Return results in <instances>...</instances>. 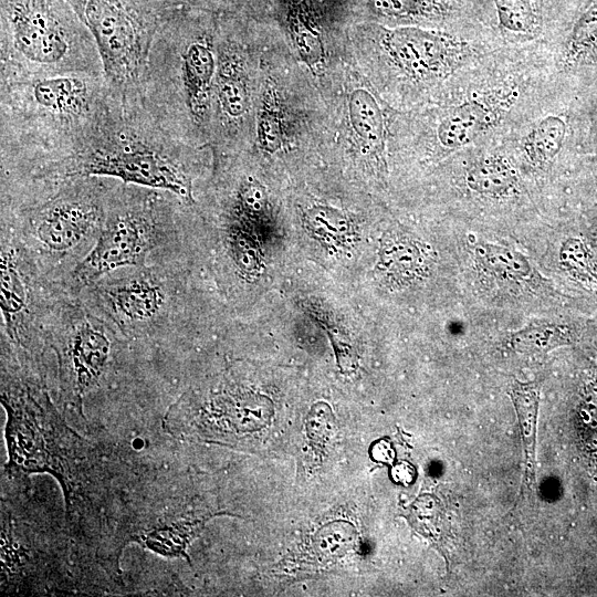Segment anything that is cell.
I'll use <instances>...</instances> for the list:
<instances>
[{"label":"cell","instance_id":"30","mask_svg":"<svg viewBox=\"0 0 597 597\" xmlns=\"http://www.w3.org/2000/svg\"><path fill=\"white\" fill-rule=\"evenodd\" d=\"M305 423L308 438L323 444L334 431L335 418L326 402H317L311 408Z\"/></svg>","mask_w":597,"mask_h":597},{"label":"cell","instance_id":"12","mask_svg":"<svg viewBox=\"0 0 597 597\" xmlns=\"http://www.w3.org/2000/svg\"><path fill=\"white\" fill-rule=\"evenodd\" d=\"M12 240L2 234L1 239V312L6 332L12 339L20 341L24 336L28 321L31 317L33 289L30 279L27 255L22 254Z\"/></svg>","mask_w":597,"mask_h":597},{"label":"cell","instance_id":"33","mask_svg":"<svg viewBox=\"0 0 597 597\" xmlns=\"http://www.w3.org/2000/svg\"><path fill=\"white\" fill-rule=\"evenodd\" d=\"M419 0H375L377 9L387 14H407L411 12Z\"/></svg>","mask_w":597,"mask_h":597},{"label":"cell","instance_id":"26","mask_svg":"<svg viewBox=\"0 0 597 597\" xmlns=\"http://www.w3.org/2000/svg\"><path fill=\"white\" fill-rule=\"evenodd\" d=\"M268 202L266 189L258 179L251 176L241 179L235 191L234 207L241 218L250 221L259 220L264 216Z\"/></svg>","mask_w":597,"mask_h":597},{"label":"cell","instance_id":"22","mask_svg":"<svg viewBox=\"0 0 597 597\" xmlns=\"http://www.w3.org/2000/svg\"><path fill=\"white\" fill-rule=\"evenodd\" d=\"M308 229L323 241L336 244L343 242L350 233L348 219L338 210L315 206L305 213Z\"/></svg>","mask_w":597,"mask_h":597},{"label":"cell","instance_id":"28","mask_svg":"<svg viewBox=\"0 0 597 597\" xmlns=\"http://www.w3.org/2000/svg\"><path fill=\"white\" fill-rule=\"evenodd\" d=\"M512 399L517 410L526 450L533 453L534 432L538 408V395L531 385L517 384L512 389Z\"/></svg>","mask_w":597,"mask_h":597},{"label":"cell","instance_id":"18","mask_svg":"<svg viewBox=\"0 0 597 597\" xmlns=\"http://www.w3.org/2000/svg\"><path fill=\"white\" fill-rule=\"evenodd\" d=\"M565 136L566 123L563 118L555 115L546 116L525 136L523 151L533 165L545 166L559 153Z\"/></svg>","mask_w":597,"mask_h":597},{"label":"cell","instance_id":"2","mask_svg":"<svg viewBox=\"0 0 597 597\" xmlns=\"http://www.w3.org/2000/svg\"><path fill=\"white\" fill-rule=\"evenodd\" d=\"M168 134L144 102H122L113 107L88 145L45 179L95 176L170 192L187 206L196 205L195 155Z\"/></svg>","mask_w":597,"mask_h":597},{"label":"cell","instance_id":"9","mask_svg":"<svg viewBox=\"0 0 597 597\" xmlns=\"http://www.w3.org/2000/svg\"><path fill=\"white\" fill-rule=\"evenodd\" d=\"M92 286L102 312L124 334H145L172 311L174 292L164 275L140 266L121 276H103Z\"/></svg>","mask_w":597,"mask_h":597},{"label":"cell","instance_id":"29","mask_svg":"<svg viewBox=\"0 0 597 597\" xmlns=\"http://www.w3.org/2000/svg\"><path fill=\"white\" fill-rule=\"evenodd\" d=\"M562 265L576 277L595 282L597 274L585 244L575 238L567 239L559 251Z\"/></svg>","mask_w":597,"mask_h":597},{"label":"cell","instance_id":"17","mask_svg":"<svg viewBox=\"0 0 597 597\" xmlns=\"http://www.w3.org/2000/svg\"><path fill=\"white\" fill-rule=\"evenodd\" d=\"M201 521H179L158 525L136 536L144 547L167 557H187L186 548L202 526Z\"/></svg>","mask_w":597,"mask_h":597},{"label":"cell","instance_id":"25","mask_svg":"<svg viewBox=\"0 0 597 597\" xmlns=\"http://www.w3.org/2000/svg\"><path fill=\"white\" fill-rule=\"evenodd\" d=\"M597 41V0L578 18L566 43L564 59L575 63L584 56Z\"/></svg>","mask_w":597,"mask_h":597},{"label":"cell","instance_id":"1","mask_svg":"<svg viewBox=\"0 0 597 597\" xmlns=\"http://www.w3.org/2000/svg\"><path fill=\"white\" fill-rule=\"evenodd\" d=\"M115 98L104 74L0 78L1 178H43L78 155Z\"/></svg>","mask_w":597,"mask_h":597},{"label":"cell","instance_id":"15","mask_svg":"<svg viewBox=\"0 0 597 597\" xmlns=\"http://www.w3.org/2000/svg\"><path fill=\"white\" fill-rule=\"evenodd\" d=\"M350 123L368 151L380 156L385 147L384 114L375 97L366 90H355L348 102Z\"/></svg>","mask_w":597,"mask_h":597},{"label":"cell","instance_id":"14","mask_svg":"<svg viewBox=\"0 0 597 597\" xmlns=\"http://www.w3.org/2000/svg\"><path fill=\"white\" fill-rule=\"evenodd\" d=\"M420 245L408 238H391L384 242L378 271L392 284H408L426 268V256Z\"/></svg>","mask_w":597,"mask_h":597},{"label":"cell","instance_id":"31","mask_svg":"<svg viewBox=\"0 0 597 597\" xmlns=\"http://www.w3.org/2000/svg\"><path fill=\"white\" fill-rule=\"evenodd\" d=\"M369 457L373 461L392 464L396 459V451L390 440L384 438L375 441L369 448Z\"/></svg>","mask_w":597,"mask_h":597},{"label":"cell","instance_id":"19","mask_svg":"<svg viewBox=\"0 0 597 597\" xmlns=\"http://www.w3.org/2000/svg\"><path fill=\"white\" fill-rule=\"evenodd\" d=\"M256 138L262 150L274 153L283 143L282 111L276 91L268 83L261 97L256 119Z\"/></svg>","mask_w":597,"mask_h":597},{"label":"cell","instance_id":"5","mask_svg":"<svg viewBox=\"0 0 597 597\" xmlns=\"http://www.w3.org/2000/svg\"><path fill=\"white\" fill-rule=\"evenodd\" d=\"M104 74L93 36L67 0H0V78Z\"/></svg>","mask_w":597,"mask_h":597},{"label":"cell","instance_id":"4","mask_svg":"<svg viewBox=\"0 0 597 597\" xmlns=\"http://www.w3.org/2000/svg\"><path fill=\"white\" fill-rule=\"evenodd\" d=\"M115 181L95 176L2 179L1 214L41 259L53 265L75 260L77 266L104 227Z\"/></svg>","mask_w":597,"mask_h":597},{"label":"cell","instance_id":"8","mask_svg":"<svg viewBox=\"0 0 597 597\" xmlns=\"http://www.w3.org/2000/svg\"><path fill=\"white\" fill-rule=\"evenodd\" d=\"M115 324L98 317L81 304L69 305L54 329L61 379L82 406L83 396L105 374L115 341Z\"/></svg>","mask_w":597,"mask_h":597},{"label":"cell","instance_id":"21","mask_svg":"<svg viewBox=\"0 0 597 597\" xmlns=\"http://www.w3.org/2000/svg\"><path fill=\"white\" fill-rule=\"evenodd\" d=\"M229 250L234 266L245 279L255 277L262 270V254L252 233L235 223L229 232Z\"/></svg>","mask_w":597,"mask_h":597},{"label":"cell","instance_id":"7","mask_svg":"<svg viewBox=\"0 0 597 597\" xmlns=\"http://www.w3.org/2000/svg\"><path fill=\"white\" fill-rule=\"evenodd\" d=\"M93 36L112 95L143 101V78L155 35L175 0H67ZM144 102V101H143Z\"/></svg>","mask_w":597,"mask_h":597},{"label":"cell","instance_id":"13","mask_svg":"<svg viewBox=\"0 0 597 597\" xmlns=\"http://www.w3.org/2000/svg\"><path fill=\"white\" fill-rule=\"evenodd\" d=\"M493 119V112L483 101H467L452 108L440 122L437 129L439 143L449 149L463 147L483 133Z\"/></svg>","mask_w":597,"mask_h":597},{"label":"cell","instance_id":"20","mask_svg":"<svg viewBox=\"0 0 597 597\" xmlns=\"http://www.w3.org/2000/svg\"><path fill=\"white\" fill-rule=\"evenodd\" d=\"M480 261L493 273L505 279H524L531 273L528 260L520 252L496 244H480Z\"/></svg>","mask_w":597,"mask_h":597},{"label":"cell","instance_id":"16","mask_svg":"<svg viewBox=\"0 0 597 597\" xmlns=\"http://www.w3.org/2000/svg\"><path fill=\"white\" fill-rule=\"evenodd\" d=\"M465 181L478 193L498 197L509 193L515 187L517 174L503 156H489L469 169Z\"/></svg>","mask_w":597,"mask_h":597},{"label":"cell","instance_id":"24","mask_svg":"<svg viewBox=\"0 0 597 597\" xmlns=\"http://www.w3.org/2000/svg\"><path fill=\"white\" fill-rule=\"evenodd\" d=\"M355 528L345 521L328 523L321 527L314 537L316 552L325 559L345 555L354 545Z\"/></svg>","mask_w":597,"mask_h":597},{"label":"cell","instance_id":"10","mask_svg":"<svg viewBox=\"0 0 597 597\" xmlns=\"http://www.w3.org/2000/svg\"><path fill=\"white\" fill-rule=\"evenodd\" d=\"M384 43L392 61L418 78L450 74L469 52L467 44L459 40L416 28L391 30Z\"/></svg>","mask_w":597,"mask_h":597},{"label":"cell","instance_id":"3","mask_svg":"<svg viewBox=\"0 0 597 597\" xmlns=\"http://www.w3.org/2000/svg\"><path fill=\"white\" fill-rule=\"evenodd\" d=\"M193 8H174L159 27L143 78V101L176 139L198 148L212 121L218 49Z\"/></svg>","mask_w":597,"mask_h":597},{"label":"cell","instance_id":"23","mask_svg":"<svg viewBox=\"0 0 597 597\" xmlns=\"http://www.w3.org/2000/svg\"><path fill=\"white\" fill-rule=\"evenodd\" d=\"M499 23L505 32L530 35L538 21L531 0H494Z\"/></svg>","mask_w":597,"mask_h":597},{"label":"cell","instance_id":"6","mask_svg":"<svg viewBox=\"0 0 597 597\" xmlns=\"http://www.w3.org/2000/svg\"><path fill=\"white\" fill-rule=\"evenodd\" d=\"M184 205L170 192L116 180L104 227L73 270L74 279L83 285H93L115 271L145 266L149 253L172 229L176 211Z\"/></svg>","mask_w":597,"mask_h":597},{"label":"cell","instance_id":"11","mask_svg":"<svg viewBox=\"0 0 597 597\" xmlns=\"http://www.w3.org/2000/svg\"><path fill=\"white\" fill-rule=\"evenodd\" d=\"M250 106L251 81L247 54L238 42L224 39L218 48L212 114L226 138L235 136L242 129Z\"/></svg>","mask_w":597,"mask_h":597},{"label":"cell","instance_id":"27","mask_svg":"<svg viewBox=\"0 0 597 597\" xmlns=\"http://www.w3.org/2000/svg\"><path fill=\"white\" fill-rule=\"evenodd\" d=\"M569 342V333L564 326L549 323L528 325L513 336V343L526 349H549Z\"/></svg>","mask_w":597,"mask_h":597},{"label":"cell","instance_id":"32","mask_svg":"<svg viewBox=\"0 0 597 597\" xmlns=\"http://www.w3.org/2000/svg\"><path fill=\"white\" fill-rule=\"evenodd\" d=\"M416 476L415 467L407 461H397L391 465L390 478L397 484L409 486L416 481Z\"/></svg>","mask_w":597,"mask_h":597}]
</instances>
